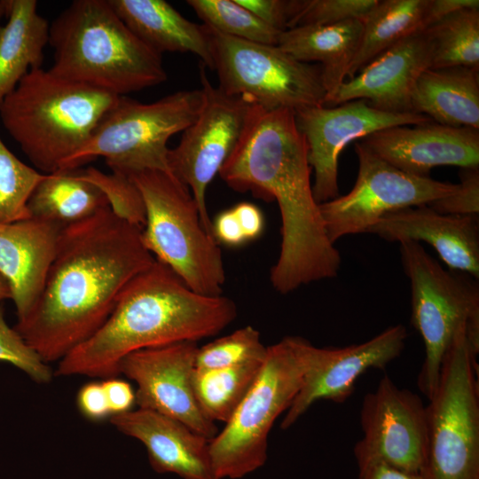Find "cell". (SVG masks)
Here are the masks:
<instances>
[{
  "mask_svg": "<svg viewBox=\"0 0 479 479\" xmlns=\"http://www.w3.org/2000/svg\"><path fill=\"white\" fill-rule=\"evenodd\" d=\"M466 328L447 350L427 404L428 479H479L478 364Z\"/></svg>",
  "mask_w": 479,
  "mask_h": 479,
  "instance_id": "obj_10",
  "label": "cell"
},
{
  "mask_svg": "<svg viewBox=\"0 0 479 479\" xmlns=\"http://www.w3.org/2000/svg\"><path fill=\"white\" fill-rule=\"evenodd\" d=\"M76 403L80 412L90 420L101 421L111 417L102 382L84 384L77 393Z\"/></svg>",
  "mask_w": 479,
  "mask_h": 479,
  "instance_id": "obj_39",
  "label": "cell"
},
{
  "mask_svg": "<svg viewBox=\"0 0 479 479\" xmlns=\"http://www.w3.org/2000/svg\"><path fill=\"white\" fill-rule=\"evenodd\" d=\"M102 384L106 395L111 416L133 410L136 404V393L129 382L114 376L104 379Z\"/></svg>",
  "mask_w": 479,
  "mask_h": 479,
  "instance_id": "obj_40",
  "label": "cell"
},
{
  "mask_svg": "<svg viewBox=\"0 0 479 479\" xmlns=\"http://www.w3.org/2000/svg\"><path fill=\"white\" fill-rule=\"evenodd\" d=\"M106 207V195L83 177L81 168L45 174L27 203L30 217L62 227L82 221Z\"/></svg>",
  "mask_w": 479,
  "mask_h": 479,
  "instance_id": "obj_27",
  "label": "cell"
},
{
  "mask_svg": "<svg viewBox=\"0 0 479 479\" xmlns=\"http://www.w3.org/2000/svg\"><path fill=\"white\" fill-rule=\"evenodd\" d=\"M82 174L98 185L106 195L111 210L123 220L143 229L145 222V204L137 187L129 177L106 174L89 167Z\"/></svg>",
  "mask_w": 479,
  "mask_h": 479,
  "instance_id": "obj_34",
  "label": "cell"
},
{
  "mask_svg": "<svg viewBox=\"0 0 479 479\" xmlns=\"http://www.w3.org/2000/svg\"><path fill=\"white\" fill-rule=\"evenodd\" d=\"M128 177L145 204L142 240L148 251L195 292L222 294V251L205 230L190 189L168 171L146 169Z\"/></svg>",
  "mask_w": 479,
  "mask_h": 479,
  "instance_id": "obj_7",
  "label": "cell"
},
{
  "mask_svg": "<svg viewBox=\"0 0 479 479\" xmlns=\"http://www.w3.org/2000/svg\"><path fill=\"white\" fill-rule=\"evenodd\" d=\"M378 0H298L297 10L289 28L304 26H327L349 20L362 22Z\"/></svg>",
  "mask_w": 479,
  "mask_h": 479,
  "instance_id": "obj_35",
  "label": "cell"
},
{
  "mask_svg": "<svg viewBox=\"0 0 479 479\" xmlns=\"http://www.w3.org/2000/svg\"><path fill=\"white\" fill-rule=\"evenodd\" d=\"M203 24L235 38L277 45L281 32L271 27L237 0H188Z\"/></svg>",
  "mask_w": 479,
  "mask_h": 479,
  "instance_id": "obj_31",
  "label": "cell"
},
{
  "mask_svg": "<svg viewBox=\"0 0 479 479\" xmlns=\"http://www.w3.org/2000/svg\"><path fill=\"white\" fill-rule=\"evenodd\" d=\"M205 67H200L204 96L201 110L183 131L178 145L169 149L168 165L169 172L190 189L202 224L212 234L206 191L242 139L255 104L215 87L207 77Z\"/></svg>",
  "mask_w": 479,
  "mask_h": 479,
  "instance_id": "obj_12",
  "label": "cell"
},
{
  "mask_svg": "<svg viewBox=\"0 0 479 479\" xmlns=\"http://www.w3.org/2000/svg\"><path fill=\"white\" fill-rule=\"evenodd\" d=\"M354 150L358 173L343 196L319 204L326 232L334 244L351 234L367 232L384 215L408 207L428 205L451 194L457 184L416 177L395 168L359 141Z\"/></svg>",
  "mask_w": 479,
  "mask_h": 479,
  "instance_id": "obj_13",
  "label": "cell"
},
{
  "mask_svg": "<svg viewBox=\"0 0 479 479\" xmlns=\"http://www.w3.org/2000/svg\"><path fill=\"white\" fill-rule=\"evenodd\" d=\"M294 117L308 145V161L314 171L312 192L318 204L339 196L338 160L349 143L382 129L432 121L414 113L384 112L364 99L304 107L295 111Z\"/></svg>",
  "mask_w": 479,
  "mask_h": 479,
  "instance_id": "obj_15",
  "label": "cell"
},
{
  "mask_svg": "<svg viewBox=\"0 0 479 479\" xmlns=\"http://www.w3.org/2000/svg\"><path fill=\"white\" fill-rule=\"evenodd\" d=\"M311 171L294 112L255 105L242 139L219 172L232 190L278 203L281 244L270 280L282 294L334 278L341 267L313 196Z\"/></svg>",
  "mask_w": 479,
  "mask_h": 479,
  "instance_id": "obj_2",
  "label": "cell"
},
{
  "mask_svg": "<svg viewBox=\"0 0 479 479\" xmlns=\"http://www.w3.org/2000/svg\"><path fill=\"white\" fill-rule=\"evenodd\" d=\"M206 26V25H205ZM208 28L213 70L224 92L267 110L324 106L318 64L296 60L277 45L249 42Z\"/></svg>",
  "mask_w": 479,
  "mask_h": 479,
  "instance_id": "obj_11",
  "label": "cell"
},
{
  "mask_svg": "<svg viewBox=\"0 0 479 479\" xmlns=\"http://www.w3.org/2000/svg\"><path fill=\"white\" fill-rule=\"evenodd\" d=\"M460 183L449 195L430 204L436 211L445 215L478 216L479 214V167L462 168Z\"/></svg>",
  "mask_w": 479,
  "mask_h": 479,
  "instance_id": "obj_37",
  "label": "cell"
},
{
  "mask_svg": "<svg viewBox=\"0 0 479 479\" xmlns=\"http://www.w3.org/2000/svg\"><path fill=\"white\" fill-rule=\"evenodd\" d=\"M110 422L119 432L143 444L157 473H170L182 479H216L209 440L181 421L137 408L111 416Z\"/></svg>",
  "mask_w": 479,
  "mask_h": 479,
  "instance_id": "obj_21",
  "label": "cell"
},
{
  "mask_svg": "<svg viewBox=\"0 0 479 479\" xmlns=\"http://www.w3.org/2000/svg\"><path fill=\"white\" fill-rule=\"evenodd\" d=\"M320 352L321 348L300 336H286L267 347L251 387L209 441L216 479H240L265 464L271 429L301 390Z\"/></svg>",
  "mask_w": 479,
  "mask_h": 479,
  "instance_id": "obj_6",
  "label": "cell"
},
{
  "mask_svg": "<svg viewBox=\"0 0 479 479\" xmlns=\"http://www.w3.org/2000/svg\"><path fill=\"white\" fill-rule=\"evenodd\" d=\"M367 232L391 242H427L449 269L479 277L478 216L441 214L428 205L408 207L384 215Z\"/></svg>",
  "mask_w": 479,
  "mask_h": 479,
  "instance_id": "obj_20",
  "label": "cell"
},
{
  "mask_svg": "<svg viewBox=\"0 0 479 479\" xmlns=\"http://www.w3.org/2000/svg\"><path fill=\"white\" fill-rule=\"evenodd\" d=\"M358 479H428L425 473H412L379 464L358 473Z\"/></svg>",
  "mask_w": 479,
  "mask_h": 479,
  "instance_id": "obj_44",
  "label": "cell"
},
{
  "mask_svg": "<svg viewBox=\"0 0 479 479\" xmlns=\"http://www.w3.org/2000/svg\"><path fill=\"white\" fill-rule=\"evenodd\" d=\"M358 141L395 168L416 177H429L438 166H479V130L431 121L382 129Z\"/></svg>",
  "mask_w": 479,
  "mask_h": 479,
  "instance_id": "obj_18",
  "label": "cell"
},
{
  "mask_svg": "<svg viewBox=\"0 0 479 479\" xmlns=\"http://www.w3.org/2000/svg\"><path fill=\"white\" fill-rule=\"evenodd\" d=\"M401 262L411 285V323L420 333L425 358L417 385L428 399L435 392L444 357L457 332L466 326L474 353L479 354L477 279L444 269L420 242H399Z\"/></svg>",
  "mask_w": 479,
  "mask_h": 479,
  "instance_id": "obj_9",
  "label": "cell"
},
{
  "mask_svg": "<svg viewBox=\"0 0 479 479\" xmlns=\"http://www.w3.org/2000/svg\"><path fill=\"white\" fill-rule=\"evenodd\" d=\"M118 97L40 67L4 98L0 120L34 167L50 174L88 141Z\"/></svg>",
  "mask_w": 479,
  "mask_h": 479,
  "instance_id": "obj_5",
  "label": "cell"
},
{
  "mask_svg": "<svg viewBox=\"0 0 479 479\" xmlns=\"http://www.w3.org/2000/svg\"><path fill=\"white\" fill-rule=\"evenodd\" d=\"M406 338L405 326L398 324L360 344L321 348L318 361L306 375L280 428L292 427L317 401L344 403L362 374L371 368L383 370L401 355Z\"/></svg>",
  "mask_w": 479,
  "mask_h": 479,
  "instance_id": "obj_17",
  "label": "cell"
},
{
  "mask_svg": "<svg viewBox=\"0 0 479 479\" xmlns=\"http://www.w3.org/2000/svg\"><path fill=\"white\" fill-rule=\"evenodd\" d=\"M7 17L0 25V104L30 70L42 67L50 39L35 0H8Z\"/></svg>",
  "mask_w": 479,
  "mask_h": 479,
  "instance_id": "obj_26",
  "label": "cell"
},
{
  "mask_svg": "<svg viewBox=\"0 0 479 479\" xmlns=\"http://www.w3.org/2000/svg\"><path fill=\"white\" fill-rule=\"evenodd\" d=\"M237 317L229 297L190 288L155 259L121 292L103 325L59 361V376L110 378L119 375L127 355L144 349L214 336Z\"/></svg>",
  "mask_w": 479,
  "mask_h": 479,
  "instance_id": "obj_3",
  "label": "cell"
},
{
  "mask_svg": "<svg viewBox=\"0 0 479 479\" xmlns=\"http://www.w3.org/2000/svg\"><path fill=\"white\" fill-rule=\"evenodd\" d=\"M262 363L210 370L195 368L193 391L205 416L215 423L228 421L251 387Z\"/></svg>",
  "mask_w": 479,
  "mask_h": 479,
  "instance_id": "obj_29",
  "label": "cell"
},
{
  "mask_svg": "<svg viewBox=\"0 0 479 479\" xmlns=\"http://www.w3.org/2000/svg\"><path fill=\"white\" fill-rule=\"evenodd\" d=\"M6 299H11V292L6 280L0 274V302Z\"/></svg>",
  "mask_w": 479,
  "mask_h": 479,
  "instance_id": "obj_45",
  "label": "cell"
},
{
  "mask_svg": "<svg viewBox=\"0 0 479 479\" xmlns=\"http://www.w3.org/2000/svg\"><path fill=\"white\" fill-rule=\"evenodd\" d=\"M465 8H479L478 0H428L424 30L445 16Z\"/></svg>",
  "mask_w": 479,
  "mask_h": 479,
  "instance_id": "obj_43",
  "label": "cell"
},
{
  "mask_svg": "<svg viewBox=\"0 0 479 479\" xmlns=\"http://www.w3.org/2000/svg\"><path fill=\"white\" fill-rule=\"evenodd\" d=\"M201 89L178 90L151 103L119 96L88 141L59 169H80L99 157L112 173L128 177L141 170L168 171V141L198 117Z\"/></svg>",
  "mask_w": 479,
  "mask_h": 479,
  "instance_id": "obj_8",
  "label": "cell"
},
{
  "mask_svg": "<svg viewBox=\"0 0 479 479\" xmlns=\"http://www.w3.org/2000/svg\"><path fill=\"white\" fill-rule=\"evenodd\" d=\"M263 22L279 32L289 28L298 0H237Z\"/></svg>",
  "mask_w": 479,
  "mask_h": 479,
  "instance_id": "obj_38",
  "label": "cell"
},
{
  "mask_svg": "<svg viewBox=\"0 0 479 479\" xmlns=\"http://www.w3.org/2000/svg\"><path fill=\"white\" fill-rule=\"evenodd\" d=\"M154 261L142 228L109 206L64 226L42 294L13 327L45 363L59 361L103 325L126 285Z\"/></svg>",
  "mask_w": 479,
  "mask_h": 479,
  "instance_id": "obj_1",
  "label": "cell"
},
{
  "mask_svg": "<svg viewBox=\"0 0 479 479\" xmlns=\"http://www.w3.org/2000/svg\"><path fill=\"white\" fill-rule=\"evenodd\" d=\"M433 50L430 68H479V8L454 12L425 29Z\"/></svg>",
  "mask_w": 479,
  "mask_h": 479,
  "instance_id": "obj_30",
  "label": "cell"
},
{
  "mask_svg": "<svg viewBox=\"0 0 479 479\" xmlns=\"http://www.w3.org/2000/svg\"><path fill=\"white\" fill-rule=\"evenodd\" d=\"M412 112L433 122L479 130V68H428L418 78L411 99Z\"/></svg>",
  "mask_w": 479,
  "mask_h": 479,
  "instance_id": "obj_24",
  "label": "cell"
},
{
  "mask_svg": "<svg viewBox=\"0 0 479 479\" xmlns=\"http://www.w3.org/2000/svg\"><path fill=\"white\" fill-rule=\"evenodd\" d=\"M428 0H381L363 21L357 51L347 79L402 39L424 30Z\"/></svg>",
  "mask_w": 479,
  "mask_h": 479,
  "instance_id": "obj_28",
  "label": "cell"
},
{
  "mask_svg": "<svg viewBox=\"0 0 479 479\" xmlns=\"http://www.w3.org/2000/svg\"><path fill=\"white\" fill-rule=\"evenodd\" d=\"M130 29L151 49L192 53L213 69L209 32L204 24L190 21L164 0H108Z\"/></svg>",
  "mask_w": 479,
  "mask_h": 479,
  "instance_id": "obj_23",
  "label": "cell"
},
{
  "mask_svg": "<svg viewBox=\"0 0 479 479\" xmlns=\"http://www.w3.org/2000/svg\"><path fill=\"white\" fill-rule=\"evenodd\" d=\"M267 347L261 340L260 332L246 326L198 347L195 368L210 370L263 361Z\"/></svg>",
  "mask_w": 479,
  "mask_h": 479,
  "instance_id": "obj_33",
  "label": "cell"
},
{
  "mask_svg": "<svg viewBox=\"0 0 479 479\" xmlns=\"http://www.w3.org/2000/svg\"><path fill=\"white\" fill-rule=\"evenodd\" d=\"M240 223L246 240H253L261 236L264 230V216L260 208L253 203L240 202L232 208Z\"/></svg>",
  "mask_w": 479,
  "mask_h": 479,
  "instance_id": "obj_42",
  "label": "cell"
},
{
  "mask_svg": "<svg viewBox=\"0 0 479 479\" xmlns=\"http://www.w3.org/2000/svg\"><path fill=\"white\" fill-rule=\"evenodd\" d=\"M363 437L353 452L361 473L383 464L412 473L425 471L428 456L427 404L385 374L360 409Z\"/></svg>",
  "mask_w": 479,
  "mask_h": 479,
  "instance_id": "obj_14",
  "label": "cell"
},
{
  "mask_svg": "<svg viewBox=\"0 0 479 479\" xmlns=\"http://www.w3.org/2000/svg\"><path fill=\"white\" fill-rule=\"evenodd\" d=\"M212 234L218 244L228 247H239L247 241L232 208L216 216L212 222Z\"/></svg>",
  "mask_w": 479,
  "mask_h": 479,
  "instance_id": "obj_41",
  "label": "cell"
},
{
  "mask_svg": "<svg viewBox=\"0 0 479 479\" xmlns=\"http://www.w3.org/2000/svg\"><path fill=\"white\" fill-rule=\"evenodd\" d=\"M432 58L428 34L418 31L381 52L345 81L324 106L364 99L384 112L412 113L411 99L415 83L431 67Z\"/></svg>",
  "mask_w": 479,
  "mask_h": 479,
  "instance_id": "obj_19",
  "label": "cell"
},
{
  "mask_svg": "<svg viewBox=\"0 0 479 479\" xmlns=\"http://www.w3.org/2000/svg\"><path fill=\"white\" fill-rule=\"evenodd\" d=\"M8 12V0L0 1V20L3 16L7 15Z\"/></svg>",
  "mask_w": 479,
  "mask_h": 479,
  "instance_id": "obj_46",
  "label": "cell"
},
{
  "mask_svg": "<svg viewBox=\"0 0 479 479\" xmlns=\"http://www.w3.org/2000/svg\"><path fill=\"white\" fill-rule=\"evenodd\" d=\"M62 228L35 217L0 224V274L9 286L17 321L28 315L43 292Z\"/></svg>",
  "mask_w": 479,
  "mask_h": 479,
  "instance_id": "obj_22",
  "label": "cell"
},
{
  "mask_svg": "<svg viewBox=\"0 0 479 479\" xmlns=\"http://www.w3.org/2000/svg\"><path fill=\"white\" fill-rule=\"evenodd\" d=\"M54 75L116 96L162 83L161 55L137 37L108 0H75L50 24Z\"/></svg>",
  "mask_w": 479,
  "mask_h": 479,
  "instance_id": "obj_4",
  "label": "cell"
},
{
  "mask_svg": "<svg viewBox=\"0 0 479 479\" xmlns=\"http://www.w3.org/2000/svg\"><path fill=\"white\" fill-rule=\"evenodd\" d=\"M362 33L363 22L358 20L297 27L282 32L277 46L298 61L318 63L326 91V103L346 81Z\"/></svg>",
  "mask_w": 479,
  "mask_h": 479,
  "instance_id": "obj_25",
  "label": "cell"
},
{
  "mask_svg": "<svg viewBox=\"0 0 479 479\" xmlns=\"http://www.w3.org/2000/svg\"><path fill=\"white\" fill-rule=\"evenodd\" d=\"M0 362L12 365L39 384L51 381L54 372L49 364L26 342L14 327H11L0 305Z\"/></svg>",
  "mask_w": 479,
  "mask_h": 479,
  "instance_id": "obj_36",
  "label": "cell"
},
{
  "mask_svg": "<svg viewBox=\"0 0 479 479\" xmlns=\"http://www.w3.org/2000/svg\"><path fill=\"white\" fill-rule=\"evenodd\" d=\"M44 176L18 159L0 137V224L30 217L29 198Z\"/></svg>",
  "mask_w": 479,
  "mask_h": 479,
  "instance_id": "obj_32",
  "label": "cell"
},
{
  "mask_svg": "<svg viewBox=\"0 0 479 479\" xmlns=\"http://www.w3.org/2000/svg\"><path fill=\"white\" fill-rule=\"evenodd\" d=\"M197 349V342H183L137 350L122 359L119 375L136 383L137 408L177 420L210 441L217 428L202 412L192 387Z\"/></svg>",
  "mask_w": 479,
  "mask_h": 479,
  "instance_id": "obj_16",
  "label": "cell"
}]
</instances>
